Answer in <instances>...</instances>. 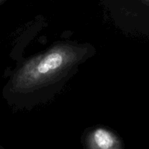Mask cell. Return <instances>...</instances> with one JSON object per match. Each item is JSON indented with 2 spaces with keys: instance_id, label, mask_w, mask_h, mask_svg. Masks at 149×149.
<instances>
[{
  "instance_id": "obj_2",
  "label": "cell",
  "mask_w": 149,
  "mask_h": 149,
  "mask_svg": "<svg viewBox=\"0 0 149 149\" xmlns=\"http://www.w3.org/2000/svg\"><path fill=\"white\" fill-rule=\"evenodd\" d=\"M90 148L110 149L119 148V142L116 137L106 130L99 128L93 131L89 138Z\"/></svg>"
},
{
  "instance_id": "obj_1",
  "label": "cell",
  "mask_w": 149,
  "mask_h": 149,
  "mask_svg": "<svg viewBox=\"0 0 149 149\" xmlns=\"http://www.w3.org/2000/svg\"><path fill=\"white\" fill-rule=\"evenodd\" d=\"M75 58V52L69 47H56L25 64L16 76L15 86L20 89L29 88L46 81L69 66Z\"/></svg>"
}]
</instances>
